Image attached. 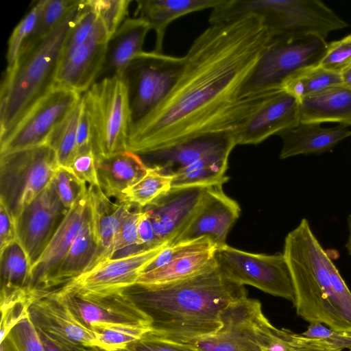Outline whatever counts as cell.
<instances>
[{
	"label": "cell",
	"mask_w": 351,
	"mask_h": 351,
	"mask_svg": "<svg viewBox=\"0 0 351 351\" xmlns=\"http://www.w3.org/2000/svg\"><path fill=\"white\" fill-rule=\"evenodd\" d=\"M149 25L139 17L125 19L108 43L104 66L99 79L123 74L140 54Z\"/></svg>",
	"instance_id": "cell-26"
},
{
	"label": "cell",
	"mask_w": 351,
	"mask_h": 351,
	"mask_svg": "<svg viewBox=\"0 0 351 351\" xmlns=\"http://www.w3.org/2000/svg\"><path fill=\"white\" fill-rule=\"evenodd\" d=\"M97 251L89 217L56 273L49 291L64 285L90 269L95 261Z\"/></svg>",
	"instance_id": "cell-30"
},
{
	"label": "cell",
	"mask_w": 351,
	"mask_h": 351,
	"mask_svg": "<svg viewBox=\"0 0 351 351\" xmlns=\"http://www.w3.org/2000/svg\"><path fill=\"white\" fill-rule=\"evenodd\" d=\"M120 351H132V350H129V349H125V350H120Z\"/></svg>",
	"instance_id": "cell-56"
},
{
	"label": "cell",
	"mask_w": 351,
	"mask_h": 351,
	"mask_svg": "<svg viewBox=\"0 0 351 351\" xmlns=\"http://www.w3.org/2000/svg\"><path fill=\"white\" fill-rule=\"evenodd\" d=\"M271 38L263 19L252 14L210 25L184 56L167 97L131 126L126 150L141 156L206 134L234 135L281 90L240 97Z\"/></svg>",
	"instance_id": "cell-1"
},
{
	"label": "cell",
	"mask_w": 351,
	"mask_h": 351,
	"mask_svg": "<svg viewBox=\"0 0 351 351\" xmlns=\"http://www.w3.org/2000/svg\"><path fill=\"white\" fill-rule=\"evenodd\" d=\"M142 212L143 208L132 210L121 223L114 241V256L121 252L124 256L147 250L138 245V227Z\"/></svg>",
	"instance_id": "cell-42"
},
{
	"label": "cell",
	"mask_w": 351,
	"mask_h": 351,
	"mask_svg": "<svg viewBox=\"0 0 351 351\" xmlns=\"http://www.w3.org/2000/svg\"><path fill=\"white\" fill-rule=\"evenodd\" d=\"M298 120L351 125V88L335 86L300 99Z\"/></svg>",
	"instance_id": "cell-27"
},
{
	"label": "cell",
	"mask_w": 351,
	"mask_h": 351,
	"mask_svg": "<svg viewBox=\"0 0 351 351\" xmlns=\"http://www.w3.org/2000/svg\"><path fill=\"white\" fill-rule=\"evenodd\" d=\"M221 328L206 337L180 341L199 351H262L271 323L261 303L247 296L226 306L220 314Z\"/></svg>",
	"instance_id": "cell-11"
},
{
	"label": "cell",
	"mask_w": 351,
	"mask_h": 351,
	"mask_svg": "<svg viewBox=\"0 0 351 351\" xmlns=\"http://www.w3.org/2000/svg\"><path fill=\"white\" fill-rule=\"evenodd\" d=\"M77 318L93 331L111 326L150 328L149 316L125 290L90 293L59 287L54 289Z\"/></svg>",
	"instance_id": "cell-13"
},
{
	"label": "cell",
	"mask_w": 351,
	"mask_h": 351,
	"mask_svg": "<svg viewBox=\"0 0 351 351\" xmlns=\"http://www.w3.org/2000/svg\"><path fill=\"white\" fill-rule=\"evenodd\" d=\"M79 0H45L36 27L27 40L40 39L57 27Z\"/></svg>",
	"instance_id": "cell-40"
},
{
	"label": "cell",
	"mask_w": 351,
	"mask_h": 351,
	"mask_svg": "<svg viewBox=\"0 0 351 351\" xmlns=\"http://www.w3.org/2000/svg\"><path fill=\"white\" fill-rule=\"evenodd\" d=\"M82 95L55 84L0 139V156L47 145L53 129L76 106Z\"/></svg>",
	"instance_id": "cell-12"
},
{
	"label": "cell",
	"mask_w": 351,
	"mask_h": 351,
	"mask_svg": "<svg viewBox=\"0 0 351 351\" xmlns=\"http://www.w3.org/2000/svg\"><path fill=\"white\" fill-rule=\"evenodd\" d=\"M300 99L280 90L234 134L236 145H257L299 123Z\"/></svg>",
	"instance_id": "cell-22"
},
{
	"label": "cell",
	"mask_w": 351,
	"mask_h": 351,
	"mask_svg": "<svg viewBox=\"0 0 351 351\" xmlns=\"http://www.w3.org/2000/svg\"><path fill=\"white\" fill-rule=\"evenodd\" d=\"M88 198L87 191L69 210L49 243L32 266L29 288L33 291H49L51 282L64 258L89 219Z\"/></svg>",
	"instance_id": "cell-19"
},
{
	"label": "cell",
	"mask_w": 351,
	"mask_h": 351,
	"mask_svg": "<svg viewBox=\"0 0 351 351\" xmlns=\"http://www.w3.org/2000/svg\"><path fill=\"white\" fill-rule=\"evenodd\" d=\"M88 197L90 222L97 247L93 268L113 258L116 235L134 205L125 202H112L99 186H88Z\"/></svg>",
	"instance_id": "cell-24"
},
{
	"label": "cell",
	"mask_w": 351,
	"mask_h": 351,
	"mask_svg": "<svg viewBox=\"0 0 351 351\" xmlns=\"http://www.w3.org/2000/svg\"><path fill=\"white\" fill-rule=\"evenodd\" d=\"M223 184L207 187L198 208L171 244L204 237H209L217 247L226 244L228 233L241 209L237 202L226 195Z\"/></svg>",
	"instance_id": "cell-18"
},
{
	"label": "cell",
	"mask_w": 351,
	"mask_h": 351,
	"mask_svg": "<svg viewBox=\"0 0 351 351\" xmlns=\"http://www.w3.org/2000/svg\"><path fill=\"white\" fill-rule=\"evenodd\" d=\"M53 182L62 204L67 210L75 204L82 194L88 191V187L86 183L61 167L58 169Z\"/></svg>",
	"instance_id": "cell-43"
},
{
	"label": "cell",
	"mask_w": 351,
	"mask_h": 351,
	"mask_svg": "<svg viewBox=\"0 0 351 351\" xmlns=\"http://www.w3.org/2000/svg\"><path fill=\"white\" fill-rule=\"evenodd\" d=\"M16 241V221L0 201V254Z\"/></svg>",
	"instance_id": "cell-49"
},
{
	"label": "cell",
	"mask_w": 351,
	"mask_h": 351,
	"mask_svg": "<svg viewBox=\"0 0 351 351\" xmlns=\"http://www.w3.org/2000/svg\"><path fill=\"white\" fill-rule=\"evenodd\" d=\"M110 39L99 19L94 32L84 42L63 50L55 84L82 95L87 91L100 77Z\"/></svg>",
	"instance_id": "cell-17"
},
{
	"label": "cell",
	"mask_w": 351,
	"mask_h": 351,
	"mask_svg": "<svg viewBox=\"0 0 351 351\" xmlns=\"http://www.w3.org/2000/svg\"><path fill=\"white\" fill-rule=\"evenodd\" d=\"M45 0L36 1L19 21L10 35L6 53L7 69L16 62L23 44L34 32Z\"/></svg>",
	"instance_id": "cell-38"
},
{
	"label": "cell",
	"mask_w": 351,
	"mask_h": 351,
	"mask_svg": "<svg viewBox=\"0 0 351 351\" xmlns=\"http://www.w3.org/2000/svg\"><path fill=\"white\" fill-rule=\"evenodd\" d=\"M127 349L132 351H199L191 346L160 337L150 330Z\"/></svg>",
	"instance_id": "cell-48"
},
{
	"label": "cell",
	"mask_w": 351,
	"mask_h": 351,
	"mask_svg": "<svg viewBox=\"0 0 351 351\" xmlns=\"http://www.w3.org/2000/svg\"><path fill=\"white\" fill-rule=\"evenodd\" d=\"M341 74L343 84L351 88V65L344 70Z\"/></svg>",
	"instance_id": "cell-53"
},
{
	"label": "cell",
	"mask_w": 351,
	"mask_h": 351,
	"mask_svg": "<svg viewBox=\"0 0 351 351\" xmlns=\"http://www.w3.org/2000/svg\"><path fill=\"white\" fill-rule=\"evenodd\" d=\"M84 1L79 0L49 34L40 39L27 40L14 64L5 71L0 90V139L56 84L66 40Z\"/></svg>",
	"instance_id": "cell-4"
},
{
	"label": "cell",
	"mask_w": 351,
	"mask_h": 351,
	"mask_svg": "<svg viewBox=\"0 0 351 351\" xmlns=\"http://www.w3.org/2000/svg\"><path fill=\"white\" fill-rule=\"evenodd\" d=\"M173 244L175 253L171 261L162 267L141 274L136 284L162 285L192 276L213 261L217 247L207 237Z\"/></svg>",
	"instance_id": "cell-23"
},
{
	"label": "cell",
	"mask_w": 351,
	"mask_h": 351,
	"mask_svg": "<svg viewBox=\"0 0 351 351\" xmlns=\"http://www.w3.org/2000/svg\"><path fill=\"white\" fill-rule=\"evenodd\" d=\"M303 335L324 341L332 346L342 351H351V332L332 329L320 323H311Z\"/></svg>",
	"instance_id": "cell-47"
},
{
	"label": "cell",
	"mask_w": 351,
	"mask_h": 351,
	"mask_svg": "<svg viewBox=\"0 0 351 351\" xmlns=\"http://www.w3.org/2000/svg\"><path fill=\"white\" fill-rule=\"evenodd\" d=\"M96 163L99 186L108 197L117 201L123 191L140 180L149 169L138 154L129 150L97 158Z\"/></svg>",
	"instance_id": "cell-29"
},
{
	"label": "cell",
	"mask_w": 351,
	"mask_h": 351,
	"mask_svg": "<svg viewBox=\"0 0 351 351\" xmlns=\"http://www.w3.org/2000/svg\"><path fill=\"white\" fill-rule=\"evenodd\" d=\"M262 351H339L328 343L295 333L289 329L269 327Z\"/></svg>",
	"instance_id": "cell-35"
},
{
	"label": "cell",
	"mask_w": 351,
	"mask_h": 351,
	"mask_svg": "<svg viewBox=\"0 0 351 351\" xmlns=\"http://www.w3.org/2000/svg\"><path fill=\"white\" fill-rule=\"evenodd\" d=\"M224 0H138L135 16L145 20L156 33L154 51L162 53L163 40L169 25L187 14L214 8Z\"/></svg>",
	"instance_id": "cell-28"
},
{
	"label": "cell",
	"mask_w": 351,
	"mask_h": 351,
	"mask_svg": "<svg viewBox=\"0 0 351 351\" xmlns=\"http://www.w3.org/2000/svg\"><path fill=\"white\" fill-rule=\"evenodd\" d=\"M229 156V154L208 156L181 168L171 176V188L225 183L229 179L225 176Z\"/></svg>",
	"instance_id": "cell-31"
},
{
	"label": "cell",
	"mask_w": 351,
	"mask_h": 351,
	"mask_svg": "<svg viewBox=\"0 0 351 351\" xmlns=\"http://www.w3.org/2000/svg\"><path fill=\"white\" fill-rule=\"evenodd\" d=\"M84 105L83 97L51 133L47 145L56 152L60 167L66 168L76 154L77 130Z\"/></svg>",
	"instance_id": "cell-33"
},
{
	"label": "cell",
	"mask_w": 351,
	"mask_h": 351,
	"mask_svg": "<svg viewBox=\"0 0 351 351\" xmlns=\"http://www.w3.org/2000/svg\"><path fill=\"white\" fill-rule=\"evenodd\" d=\"M261 17L272 38L315 36L326 38L348 23L317 0H224L209 16L210 24L247 14Z\"/></svg>",
	"instance_id": "cell-5"
},
{
	"label": "cell",
	"mask_w": 351,
	"mask_h": 351,
	"mask_svg": "<svg viewBox=\"0 0 351 351\" xmlns=\"http://www.w3.org/2000/svg\"><path fill=\"white\" fill-rule=\"evenodd\" d=\"M208 186L171 188L143 208L161 242L172 243L198 208Z\"/></svg>",
	"instance_id": "cell-20"
},
{
	"label": "cell",
	"mask_w": 351,
	"mask_h": 351,
	"mask_svg": "<svg viewBox=\"0 0 351 351\" xmlns=\"http://www.w3.org/2000/svg\"><path fill=\"white\" fill-rule=\"evenodd\" d=\"M278 135L282 141L280 158L285 159L300 154L329 151L343 139L351 136V130L343 124L322 128L320 123H298Z\"/></svg>",
	"instance_id": "cell-25"
},
{
	"label": "cell",
	"mask_w": 351,
	"mask_h": 351,
	"mask_svg": "<svg viewBox=\"0 0 351 351\" xmlns=\"http://www.w3.org/2000/svg\"><path fill=\"white\" fill-rule=\"evenodd\" d=\"M283 254L293 284L296 313L309 324L351 332V291L306 219L285 237Z\"/></svg>",
	"instance_id": "cell-3"
},
{
	"label": "cell",
	"mask_w": 351,
	"mask_h": 351,
	"mask_svg": "<svg viewBox=\"0 0 351 351\" xmlns=\"http://www.w3.org/2000/svg\"><path fill=\"white\" fill-rule=\"evenodd\" d=\"M91 147L93 146L91 141L90 121L88 114L84 101L83 108L80 117L77 130L76 153Z\"/></svg>",
	"instance_id": "cell-51"
},
{
	"label": "cell",
	"mask_w": 351,
	"mask_h": 351,
	"mask_svg": "<svg viewBox=\"0 0 351 351\" xmlns=\"http://www.w3.org/2000/svg\"><path fill=\"white\" fill-rule=\"evenodd\" d=\"M214 257L222 272L231 280L293 302V284L283 253L254 254L226 244L217 247Z\"/></svg>",
	"instance_id": "cell-10"
},
{
	"label": "cell",
	"mask_w": 351,
	"mask_h": 351,
	"mask_svg": "<svg viewBox=\"0 0 351 351\" xmlns=\"http://www.w3.org/2000/svg\"><path fill=\"white\" fill-rule=\"evenodd\" d=\"M111 38L125 20L130 0H86Z\"/></svg>",
	"instance_id": "cell-41"
},
{
	"label": "cell",
	"mask_w": 351,
	"mask_h": 351,
	"mask_svg": "<svg viewBox=\"0 0 351 351\" xmlns=\"http://www.w3.org/2000/svg\"><path fill=\"white\" fill-rule=\"evenodd\" d=\"M36 328L72 350L97 347L95 332L83 324L55 291L37 296L28 307Z\"/></svg>",
	"instance_id": "cell-14"
},
{
	"label": "cell",
	"mask_w": 351,
	"mask_h": 351,
	"mask_svg": "<svg viewBox=\"0 0 351 351\" xmlns=\"http://www.w3.org/2000/svg\"><path fill=\"white\" fill-rule=\"evenodd\" d=\"M168 244L164 242L143 252L99 263L60 287L90 293L124 290L136 284L141 274Z\"/></svg>",
	"instance_id": "cell-15"
},
{
	"label": "cell",
	"mask_w": 351,
	"mask_h": 351,
	"mask_svg": "<svg viewBox=\"0 0 351 351\" xmlns=\"http://www.w3.org/2000/svg\"><path fill=\"white\" fill-rule=\"evenodd\" d=\"M99 21V17L85 0L84 5L67 36L64 49H69L84 42L94 32Z\"/></svg>",
	"instance_id": "cell-46"
},
{
	"label": "cell",
	"mask_w": 351,
	"mask_h": 351,
	"mask_svg": "<svg viewBox=\"0 0 351 351\" xmlns=\"http://www.w3.org/2000/svg\"><path fill=\"white\" fill-rule=\"evenodd\" d=\"M343 84L341 74L328 71L319 65L291 81L284 89L299 99L332 86Z\"/></svg>",
	"instance_id": "cell-36"
},
{
	"label": "cell",
	"mask_w": 351,
	"mask_h": 351,
	"mask_svg": "<svg viewBox=\"0 0 351 351\" xmlns=\"http://www.w3.org/2000/svg\"><path fill=\"white\" fill-rule=\"evenodd\" d=\"M0 351H45L28 313L1 341Z\"/></svg>",
	"instance_id": "cell-37"
},
{
	"label": "cell",
	"mask_w": 351,
	"mask_h": 351,
	"mask_svg": "<svg viewBox=\"0 0 351 351\" xmlns=\"http://www.w3.org/2000/svg\"><path fill=\"white\" fill-rule=\"evenodd\" d=\"M348 230H349V236L348 241L346 244V247L347 248V250L349 253V254L351 256V215L349 216L348 219Z\"/></svg>",
	"instance_id": "cell-54"
},
{
	"label": "cell",
	"mask_w": 351,
	"mask_h": 351,
	"mask_svg": "<svg viewBox=\"0 0 351 351\" xmlns=\"http://www.w3.org/2000/svg\"><path fill=\"white\" fill-rule=\"evenodd\" d=\"M149 328L111 326L94 330L97 347L106 351H120L141 339Z\"/></svg>",
	"instance_id": "cell-39"
},
{
	"label": "cell",
	"mask_w": 351,
	"mask_h": 351,
	"mask_svg": "<svg viewBox=\"0 0 351 351\" xmlns=\"http://www.w3.org/2000/svg\"><path fill=\"white\" fill-rule=\"evenodd\" d=\"M85 351H106L104 350H102L98 347H93V348H89L86 349Z\"/></svg>",
	"instance_id": "cell-55"
},
{
	"label": "cell",
	"mask_w": 351,
	"mask_h": 351,
	"mask_svg": "<svg viewBox=\"0 0 351 351\" xmlns=\"http://www.w3.org/2000/svg\"><path fill=\"white\" fill-rule=\"evenodd\" d=\"M162 243L164 242L158 239L154 232L148 212L143 208L138 227V246L144 250H149Z\"/></svg>",
	"instance_id": "cell-50"
},
{
	"label": "cell",
	"mask_w": 351,
	"mask_h": 351,
	"mask_svg": "<svg viewBox=\"0 0 351 351\" xmlns=\"http://www.w3.org/2000/svg\"><path fill=\"white\" fill-rule=\"evenodd\" d=\"M0 156V201L17 221L53 180L60 166L47 145Z\"/></svg>",
	"instance_id": "cell-8"
},
{
	"label": "cell",
	"mask_w": 351,
	"mask_h": 351,
	"mask_svg": "<svg viewBox=\"0 0 351 351\" xmlns=\"http://www.w3.org/2000/svg\"><path fill=\"white\" fill-rule=\"evenodd\" d=\"M68 211L62 204L52 180L19 216L16 221L17 241L27 254L31 267Z\"/></svg>",
	"instance_id": "cell-16"
},
{
	"label": "cell",
	"mask_w": 351,
	"mask_h": 351,
	"mask_svg": "<svg viewBox=\"0 0 351 351\" xmlns=\"http://www.w3.org/2000/svg\"><path fill=\"white\" fill-rule=\"evenodd\" d=\"M183 64L184 57L154 51H143L131 62L123 73L128 87L131 126L167 97L180 75Z\"/></svg>",
	"instance_id": "cell-9"
},
{
	"label": "cell",
	"mask_w": 351,
	"mask_h": 351,
	"mask_svg": "<svg viewBox=\"0 0 351 351\" xmlns=\"http://www.w3.org/2000/svg\"><path fill=\"white\" fill-rule=\"evenodd\" d=\"M327 48L325 39L315 36L271 39L243 85L240 97L284 89L298 75L319 65Z\"/></svg>",
	"instance_id": "cell-6"
},
{
	"label": "cell",
	"mask_w": 351,
	"mask_h": 351,
	"mask_svg": "<svg viewBox=\"0 0 351 351\" xmlns=\"http://www.w3.org/2000/svg\"><path fill=\"white\" fill-rule=\"evenodd\" d=\"M236 145L232 133H210L140 156L148 167H156L162 173L172 176L181 168L206 156L230 154Z\"/></svg>",
	"instance_id": "cell-21"
},
{
	"label": "cell",
	"mask_w": 351,
	"mask_h": 351,
	"mask_svg": "<svg viewBox=\"0 0 351 351\" xmlns=\"http://www.w3.org/2000/svg\"><path fill=\"white\" fill-rule=\"evenodd\" d=\"M97 157L93 147L77 152L65 168L79 180L89 186H99L97 169Z\"/></svg>",
	"instance_id": "cell-45"
},
{
	"label": "cell",
	"mask_w": 351,
	"mask_h": 351,
	"mask_svg": "<svg viewBox=\"0 0 351 351\" xmlns=\"http://www.w3.org/2000/svg\"><path fill=\"white\" fill-rule=\"evenodd\" d=\"M97 158H108L126 150L131 127L128 87L123 74L95 82L82 94Z\"/></svg>",
	"instance_id": "cell-7"
},
{
	"label": "cell",
	"mask_w": 351,
	"mask_h": 351,
	"mask_svg": "<svg viewBox=\"0 0 351 351\" xmlns=\"http://www.w3.org/2000/svg\"><path fill=\"white\" fill-rule=\"evenodd\" d=\"M172 176L149 167L136 183L125 189L119 202L130 203L143 208L171 189Z\"/></svg>",
	"instance_id": "cell-34"
},
{
	"label": "cell",
	"mask_w": 351,
	"mask_h": 351,
	"mask_svg": "<svg viewBox=\"0 0 351 351\" xmlns=\"http://www.w3.org/2000/svg\"><path fill=\"white\" fill-rule=\"evenodd\" d=\"M351 65V34L328 44L326 52L319 66L341 73Z\"/></svg>",
	"instance_id": "cell-44"
},
{
	"label": "cell",
	"mask_w": 351,
	"mask_h": 351,
	"mask_svg": "<svg viewBox=\"0 0 351 351\" xmlns=\"http://www.w3.org/2000/svg\"><path fill=\"white\" fill-rule=\"evenodd\" d=\"M124 290L151 319L150 331L176 342L215 333L221 326V312L247 296L245 287L226 277L215 258L189 278Z\"/></svg>",
	"instance_id": "cell-2"
},
{
	"label": "cell",
	"mask_w": 351,
	"mask_h": 351,
	"mask_svg": "<svg viewBox=\"0 0 351 351\" xmlns=\"http://www.w3.org/2000/svg\"><path fill=\"white\" fill-rule=\"evenodd\" d=\"M37 331L45 351H77L71 348H68L53 341L40 330H37Z\"/></svg>",
	"instance_id": "cell-52"
},
{
	"label": "cell",
	"mask_w": 351,
	"mask_h": 351,
	"mask_svg": "<svg viewBox=\"0 0 351 351\" xmlns=\"http://www.w3.org/2000/svg\"><path fill=\"white\" fill-rule=\"evenodd\" d=\"M1 291L29 287L31 264L23 248L16 241L0 254Z\"/></svg>",
	"instance_id": "cell-32"
}]
</instances>
